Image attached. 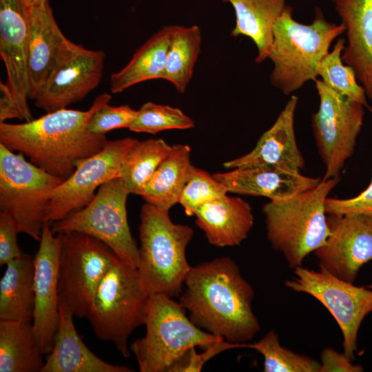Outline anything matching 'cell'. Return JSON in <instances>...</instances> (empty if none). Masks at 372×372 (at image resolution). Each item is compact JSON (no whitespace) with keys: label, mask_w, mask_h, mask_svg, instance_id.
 I'll use <instances>...</instances> for the list:
<instances>
[{"label":"cell","mask_w":372,"mask_h":372,"mask_svg":"<svg viewBox=\"0 0 372 372\" xmlns=\"http://www.w3.org/2000/svg\"><path fill=\"white\" fill-rule=\"evenodd\" d=\"M149 296L137 268L118 258L99 284L87 316L96 336L129 358L128 338L145 323Z\"/></svg>","instance_id":"cell-7"},{"label":"cell","mask_w":372,"mask_h":372,"mask_svg":"<svg viewBox=\"0 0 372 372\" xmlns=\"http://www.w3.org/2000/svg\"><path fill=\"white\" fill-rule=\"evenodd\" d=\"M344 32L342 23L327 21L318 8L313 21L304 24L294 19L293 8L287 5L275 23L267 58L273 65L270 74L272 85L289 95L307 82L314 81L318 77L320 62L333 41Z\"/></svg>","instance_id":"cell-3"},{"label":"cell","mask_w":372,"mask_h":372,"mask_svg":"<svg viewBox=\"0 0 372 372\" xmlns=\"http://www.w3.org/2000/svg\"><path fill=\"white\" fill-rule=\"evenodd\" d=\"M201 31L194 25H173L162 79L170 82L179 93L186 90L200 52Z\"/></svg>","instance_id":"cell-29"},{"label":"cell","mask_w":372,"mask_h":372,"mask_svg":"<svg viewBox=\"0 0 372 372\" xmlns=\"http://www.w3.org/2000/svg\"><path fill=\"white\" fill-rule=\"evenodd\" d=\"M43 355L32 322L0 320V372H41Z\"/></svg>","instance_id":"cell-27"},{"label":"cell","mask_w":372,"mask_h":372,"mask_svg":"<svg viewBox=\"0 0 372 372\" xmlns=\"http://www.w3.org/2000/svg\"><path fill=\"white\" fill-rule=\"evenodd\" d=\"M319 372H362L363 367L352 362L344 353L331 348H325L321 352Z\"/></svg>","instance_id":"cell-39"},{"label":"cell","mask_w":372,"mask_h":372,"mask_svg":"<svg viewBox=\"0 0 372 372\" xmlns=\"http://www.w3.org/2000/svg\"><path fill=\"white\" fill-rule=\"evenodd\" d=\"M19 233L14 220L8 214L0 212V265H6L22 254L17 242Z\"/></svg>","instance_id":"cell-38"},{"label":"cell","mask_w":372,"mask_h":372,"mask_svg":"<svg viewBox=\"0 0 372 372\" xmlns=\"http://www.w3.org/2000/svg\"><path fill=\"white\" fill-rule=\"evenodd\" d=\"M329 235L313 253L319 267L354 282L361 267L372 260V216L327 215Z\"/></svg>","instance_id":"cell-15"},{"label":"cell","mask_w":372,"mask_h":372,"mask_svg":"<svg viewBox=\"0 0 372 372\" xmlns=\"http://www.w3.org/2000/svg\"><path fill=\"white\" fill-rule=\"evenodd\" d=\"M345 28L343 62L355 71L372 101V0H331Z\"/></svg>","instance_id":"cell-20"},{"label":"cell","mask_w":372,"mask_h":372,"mask_svg":"<svg viewBox=\"0 0 372 372\" xmlns=\"http://www.w3.org/2000/svg\"><path fill=\"white\" fill-rule=\"evenodd\" d=\"M325 211L327 215L372 216V178L366 189L356 196L345 199L328 197L325 201Z\"/></svg>","instance_id":"cell-37"},{"label":"cell","mask_w":372,"mask_h":372,"mask_svg":"<svg viewBox=\"0 0 372 372\" xmlns=\"http://www.w3.org/2000/svg\"><path fill=\"white\" fill-rule=\"evenodd\" d=\"M171 147L161 138L137 141L125 158L118 174L130 194L140 195Z\"/></svg>","instance_id":"cell-30"},{"label":"cell","mask_w":372,"mask_h":372,"mask_svg":"<svg viewBox=\"0 0 372 372\" xmlns=\"http://www.w3.org/2000/svg\"><path fill=\"white\" fill-rule=\"evenodd\" d=\"M59 262V303L74 316H87L94 293L101 280L118 257L104 242L90 235L62 233Z\"/></svg>","instance_id":"cell-10"},{"label":"cell","mask_w":372,"mask_h":372,"mask_svg":"<svg viewBox=\"0 0 372 372\" xmlns=\"http://www.w3.org/2000/svg\"><path fill=\"white\" fill-rule=\"evenodd\" d=\"M184 286L179 302L199 328L236 344L251 341L260 331L252 309L254 289L232 258L191 267Z\"/></svg>","instance_id":"cell-1"},{"label":"cell","mask_w":372,"mask_h":372,"mask_svg":"<svg viewBox=\"0 0 372 372\" xmlns=\"http://www.w3.org/2000/svg\"><path fill=\"white\" fill-rule=\"evenodd\" d=\"M235 12L236 23L231 36L249 37L257 48L255 61L261 63L268 58L273 42L275 23L286 4V0H223Z\"/></svg>","instance_id":"cell-24"},{"label":"cell","mask_w":372,"mask_h":372,"mask_svg":"<svg viewBox=\"0 0 372 372\" xmlns=\"http://www.w3.org/2000/svg\"><path fill=\"white\" fill-rule=\"evenodd\" d=\"M345 45L346 40L344 38L336 41L332 50L320 62L318 75L328 87L336 92L362 104L372 111L368 104L365 90L358 83L355 71L342 59Z\"/></svg>","instance_id":"cell-31"},{"label":"cell","mask_w":372,"mask_h":372,"mask_svg":"<svg viewBox=\"0 0 372 372\" xmlns=\"http://www.w3.org/2000/svg\"><path fill=\"white\" fill-rule=\"evenodd\" d=\"M191 148L185 144L172 145L140 195L146 203L169 210L178 203L189 168Z\"/></svg>","instance_id":"cell-26"},{"label":"cell","mask_w":372,"mask_h":372,"mask_svg":"<svg viewBox=\"0 0 372 372\" xmlns=\"http://www.w3.org/2000/svg\"><path fill=\"white\" fill-rule=\"evenodd\" d=\"M194 126L193 120L179 108L147 102L137 110L129 130L156 134L168 130H186Z\"/></svg>","instance_id":"cell-33"},{"label":"cell","mask_w":372,"mask_h":372,"mask_svg":"<svg viewBox=\"0 0 372 372\" xmlns=\"http://www.w3.org/2000/svg\"><path fill=\"white\" fill-rule=\"evenodd\" d=\"M129 192L120 177L103 183L83 208L52 224L54 234L77 231L107 245L125 263L137 268L139 248L129 227L126 202Z\"/></svg>","instance_id":"cell-9"},{"label":"cell","mask_w":372,"mask_h":372,"mask_svg":"<svg viewBox=\"0 0 372 372\" xmlns=\"http://www.w3.org/2000/svg\"><path fill=\"white\" fill-rule=\"evenodd\" d=\"M111 99L109 94H100L86 111L63 108L23 123H0V144L65 180L79 161L99 152L107 143L105 134H92L86 127L91 116Z\"/></svg>","instance_id":"cell-2"},{"label":"cell","mask_w":372,"mask_h":372,"mask_svg":"<svg viewBox=\"0 0 372 372\" xmlns=\"http://www.w3.org/2000/svg\"><path fill=\"white\" fill-rule=\"evenodd\" d=\"M137 140L107 141L99 152L79 161L74 173L53 192L47 209L52 223L85 207L103 183L118 177L122 163Z\"/></svg>","instance_id":"cell-14"},{"label":"cell","mask_w":372,"mask_h":372,"mask_svg":"<svg viewBox=\"0 0 372 372\" xmlns=\"http://www.w3.org/2000/svg\"><path fill=\"white\" fill-rule=\"evenodd\" d=\"M286 287L307 293L323 304L333 316L343 336L344 353L355 360L358 335L364 318L372 312V289L342 280L324 269L298 267Z\"/></svg>","instance_id":"cell-12"},{"label":"cell","mask_w":372,"mask_h":372,"mask_svg":"<svg viewBox=\"0 0 372 372\" xmlns=\"http://www.w3.org/2000/svg\"><path fill=\"white\" fill-rule=\"evenodd\" d=\"M29 26L25 0H0V55L12 99L25 121L33 119L28 103Z\"/></svg>","instance_id":"cell-17"},{"label":"cell","mask_w":372,"mask_h":372,"mask_svg":"<svg viewBox=\"0 0 372 372\" xmlns=\"http://www.w3.org/2000/svg\"><path fill=\"white\" fill-rule=\"evenodd\" d=\"M298 98L291 96L272 126L260 137L249 153L224 163L227 169L284 165L301 171L305 161L298 146L294 117Z\"/></svg>","instance_id":"cell-19"},{"label":"cell","mask_w":372,"mask_h":372,"mask_svg":"<svg viewBox=\"0 0 372 372\" xmlns=\"http://www.w3.org/2000/svg\"><path fill=\"white\" fill-rule=\"evenodd\" d=\"M29 26V99H34L45 83L65 37L57 25L49 1L25 0Z\"/></svg>","instance_id":"cell-21"},{"label":"cell","mask_w":372,"mask_h":372,"mask_svg":"<svg viewBox=\"0 0 372 372\" xmlns=\"http://www.w3.org/2000/svg\"><path fill=\"white\" fill-rule=\"evenodd\" d=\"M74 315L59 303V320L54 344L41 372H132L125 366L107 362L91 351L78 334Z\"/></svg>","instance_id":"cell-22"},{"label":"cell","mask_w":372,"mask_h":372,"mask_svg":"<svg viewBox=\"0 0 372 372\" xmlns=\"http://www.w3.org/2000/svg\"><path fill=\"white\" fill-rule=\"evenodd\" d=\"M29 1L34 4H42L48 1L49 0H29Z\"/></svg>","instance_id":"cell-41"},{"label":"cell","mask_w":372,"mask_h":372,"mask_svg":"<svg viewBox=\"0 0 372 372\" xmlns=\"http://www.w3.org/2000/svg\"><path fill=\"white\" fill-rule=\"evenodd\" d=\"M34 258L23 253L6 265L0 280V320L32 322Z\"/></svg>","instance_id":"cell-25"},{"label":"cell","mask_w":372,"mask_h":372,"mask_svg":"<svg viewBox=\"0 0 372 372\" xmlns=\"http://www.w3.org/2000/svg\"><path fill=\"white\" fill-rule=\"evenodd\" d=\"M139 226L141 282L149 295L161 293L174 298L181 293L190 270L186 249L194 230L174 223L169 210L145 203L141 207Z\"/></svg>","instance_id":"cell-5"},{"label":"cell","mask_w":372,"mask_h":372,"mask_svg":"<svg viewBox=\"0 0 372 372\" xmlns=\"http://www.w3.org/2000/svg\"><path fill=\"white\" fill-rule=\"evenodd\" d=\"M173 25L154 34L134 54L120 71L112 74L111 91L116 94L137 83L162 79Z\"/></svg>","instance_id":"cell-28"},{"label":"cell","mask_w":372,"mask_h":372,"mask_svg":"<svg viewBox=\"0 0 372 372\" xmlns=\"http://www.w3.org/2000/svg\"><path fill=\"white\" fill-rule=\"evenodd\" d=\"M194 216L209 242L218 247L239 245L254 224L249 203L227 194L201 205Z\"/></svg>","instance_id":"cell-23"},{"label":"cell","mask_w":372,"mask_h":372,"mask_svg":"<svg viewBox=\"0 0 372 372\" xmlns=\"http://www.w3.org/2000/svg\"><path fill=\"white\" fill-rule=\"evenodd\" d=\"M227 193L225 186L214 175L192 165L178 203L182 205L187 216H192L201 205Z\"/></svg>","instance_id":"cell-34"},{"label":"cell","mask_w":372,"mask_h":372,"mask_svg":"<svg viewBox=\"0 0 372 372\" xmlns=\"http://www.w3.org/2000/svg\"><path fill=\"white\" fill-rule=\"evenodd\" d=\"M339 180H320L314 187L282 201L269 200L262 208L267 239L291 268L322 246L329 235L325 201Z\"/></svg>","instance_id":"cell-4"},{"label":"cell","mask_w":372,"mask_h":372,"mask_svg":"<svg viewBox=\"0 0 372 372\" xmlns=\"http://www.w3.org/2000/svg\"><path fill=\"white\" fill-rule=\"evenodd\" d=\"M23 156L0 144V208L14 220L19 233L39 241L52 194L63 180Z\"/></svg>","instance_id":"cell-8"},{"label":"cell","mask_w":372,"mask_h":372,"mask_svg":"<svg viewBox=\"0 0 372 372\" xmlns=\"http://www.w3.org/2000/svg\"><path fill=\"white\" fill-rule=\"evenodd\" d=\"M214 176L228 192L265 197L271 201L288 200L316 187L320 181L284 165L238 167L216 173Z\"/></svg>","instance_id":"cell-18"},{"label":"cell","mask_w":372,"mask_h":372,"mask_svg":"<svg viewBox=\"0 0 372 372\" xmlns=\"http://www.w3.org/2000/svg\"><path fill=\"white\" fill-rule=\"evenodd\" d=\"M105 57L103 51L86 49L65 37L34 105L51 112L84 99L101 81Z\"/></svg>","instance_id":"cell-13"},{"label":"cell","mask_w":372,"mask_h":372,"mask_svg":"<svg viewBox=\"0 0 372 372\" xmlns=\"http://www.w3.org/2000/svg\"><path fill=\"white\" fill-rule=\"evenodd\" d=\"M0 123L11 118L22 119L6 83L0 82Z\"/></svg>","instance_id":"cell-40"},{"label":"cell","mask_w":372,"mask_h":372,"mask_svg":"<svg viewBox=\"0 0 372 372\" xmlns=\"http://www.w3.org/2000/svg\"><path fill=\"white\" fill-rule=\"evenodd\" d=\"M314 82L319 107L311 115V127L325 167L323 178L340 180L346 161L353 154L364 123V106L336 92L320 79Z\"/></svg>","instance_id":"cell-11"},{"label":"cell","mask_w":372,"mask_h":372,"mask_svg":"<svg viewBox=\"0 0 372 372\" xmlns=\"http://www.w3.org/2000/svg\"><path fill=\"white\" fill-rule=\"evenodd\" d=\"M63 234H54L50 223L43 227L34 258V312L32 326L43 354L52 349L59 320L58 271Z\"/></svg>","instance_id":"cell-16"},{"label":"cell","mask_w":372,"mask_h":372,"mask_svg":"<svg viewBox=\"0 0 372 372\" xmlns=\"http://www.w3.org/2000/svg\"><path fill=\"white\" fill-rule=\"evenodd\" d=\"M185 311L173 298L149 296L145 335L130 346L141 372H168L188 349L224 340L197 327Z\"/></svg>","instance_id":"cell-6"},{"label":"cell","mask_w":372,"mask_h":372,"mask_svg":"<svg viewBox=\"0 0 372 372\" xmlns=\"http://www.w3.org/2000/svg\"><path fill=\"white\" fill-rule=\"evenodd\" d=\"M237 348H247V343L236 344L221 340L205 347L202 353H197L196 347H192L172 365L168 372L200 371L204 365L216 355Z\"/></svg>","instance_id":"cell-36"},{"label":"cell","mask_w":372,"mask_h":372,"mask_svg":"<svg viewBox=\"0 0 372 372\" xmlns=\"http://www.w3.org/2000/svg\"><path fill=\"white\" fill-rule=\"evenodd\" d=\"M136 113L137 110L128 105L115 107L107 104L91 116L86 127L94 134H105L115 129L129 128Z\"/></svg>","instance_id":"cell-35"},{"label":"cell","mask_w":372,"mask_h":372,"mask_svg":"<svg viewBox=\"0 0 372 372\" xmlns=\"http://www.w3.org/2000/svg\"><path fill=\"white\" fill-rule=\"evenodd\" d=\"M247 348L263 356L265 372H319L320 362L282 346L273 330H270L258 341L247 343Z\"/></svg>","instance_id":"cell-32"}]
</instances>
